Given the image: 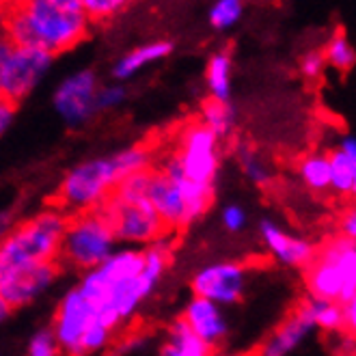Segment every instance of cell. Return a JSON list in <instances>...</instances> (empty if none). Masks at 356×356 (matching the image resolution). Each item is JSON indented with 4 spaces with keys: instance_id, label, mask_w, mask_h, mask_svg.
Returning <instances> with one entry per match:
<instances>
[{
    "instance_id": "cb8c5ba5",
    "label": "cell",
    "mask_w": 356,
    "mask_h": 356,
    "mask_svg": "<svg viewBox=\"0 0 356 356\" xmlns=\"http://www.w3.org/2000/svg\"><path fill=\"white\" fill-rule=\"evenodd\" d=\"M324 54V60H326V65H330L332 70H337V72H348L352 70L354 65V60H356V52H354V46L350 44V39L346 33H334L328 41H326V46L322 50Z\"/></svg>"
},
{
    "instance_id": "9a60e30c",
    "label": "cell",
    "mask_w": 356,
    "mask_h": 356,
    "mask_svg": "<svg viewBox=\"0 0 356 356\" xmlns=\"http://www.w3.org/2000/svg\"><path fill=\"white\" fill-rule=\"evenodd\" d=\"M181 320L188 326V330H191L197 339H201L209 348L220 343L222 337L227 334V330H229L227 318L222 316L220 307H216L209 300L197 298V296H193V300L186 305Z\"/></svg>"
},
{
    "instance_id": "ffe728a7",
    "label": "cell",
    "mask_w": 356,
    "mask_h": 356,
    "mask_svg": "<svg viewBox=\"0 0 356 356\" xmlns=\"http://www.w3.org/2000/svg\"><path fill=\"white\" fill-rule=\"evenodd\" d=\"M205 80L214 102L232 99V56L227 52H216L209 56L205 67Z\"/></svg>"
},
{
    "instance_id": "d590c367",
    "label": "cell",
    "mask_w": 356,
    "mask_h": 356,
    "mask_svg": "<svg viewBox=\"0 0 356 356\" xmlns=\"http://www.w3.org/2000/svg\"><path fill=\"white\" fill-rule=\"evenodd\" d=\"M13 229V214L11 212H0V240H3Z\"/></svg>"
},
{
    "instance_id": "5bb4252c",
    "label": "cell",
    "mask_w": 356,
    "mask_h": 356,
    "mask_svg": "<svg viewBox=\"0 0 356 356\" xmlns=\"http://www.w3.org/2000/svg\"><path fill=\"white\" fill-rule=\"evenodd\" d=\"M259 234L268 250L275 255L281 264L285 266H294V268H307L316 255V246L311 242L287 234L281 225L275 220H261L259 225Z\"/></svg>"
},
{
    "instance_id": "7a4b0ae2",
    "label": "cell",
    "mask_w": 356,
    "mask_h": 356,
    "mask_svg": "<svg viewBox=\"0 0 356 356\" xmlns=\"http://www.w3.org/2000/svg\"><path fill=\"white\" fill-rule=\"evenodd\" d=\"M152 149L134 145L113 156L91 158L74 166L58 186L60 205L74 212H93L106 201L115 188L134 173L152 169Z\"/></svg>"
},
{
    "instance_id": "7402d4cb",
    "label": "cell",
    "mask_w": 356,
    "mask_h": 356,
    "mask_svg": "<svg viewBox=\"0 0 356 356\" xmlns=\"http://www.w3.org/2000/svg\"><path fill=\"white\" fill-rule=\"evenodd\" d=\"M298 175L307 188L316 193L330 191V166L326 154H309L298 164Z\"/></svg>"
},
{
    "instance_id": "4fadbf2b",
    "label": "cell",
    "mask_w": 356,
    "mask_h": 356,
    "mask_svg": "<svg viewBox=\"0 0 356 356\" xmlns=\"http://www.w3.org/2000/svg\"><path fill=\"white\" fill-rule=\"evenodd\" d=\"M147 201L169 232L193 225L191 218H188V209H186V203L181 199L179 188L164 173H160L158 169H152Z\"/></svg>"
},
{
    "instance_id": "44dd1931",
    "label": "cell",
    "mask_w": 356,
    "mask_h": 356,
    "mask_svg": "<svg viewBox=\"0 0 356 356\" xmlns=\"http://www.w3.org/2000/svg\"><path fill=\"white\" fill-rule=\"evenodd\" d=\"M201 125L212 132L218 140L227 138L236 128V111L229 102L207 99L201 108Z\"/></svg>"
},
{
    "instance_id": "4dcf8cb0",
    "label": "cell",
    "mask_w": 356,
    "mask_h": 356,
    "mask_svg": "<svg viewBox=\"0 0 356 356\" xmlns=\"http://www.w3.org/2000/svg\"><path fill=\"white\" fill-rule=\"evenodd\" d=\"M222 225L229 229V232H242L246 227V212L240 205H227L222 209Z\"/></svg>"
},
{
    "instance_id": "5b68a950",
    "label": "cell",
    "mask_w": 356,
    "mask_h": 356,
    "mask_svg": "<svg viewBox=\"0 0 356 356\" xmlns=\"http://www.w3.org/2000/svg\"><path fill=\"white\" fill-rule=\"evenodd\" d=\"M115 250L117 242L108 225L93 209V212H82L67 220L58 257L78 270L89 272L99 268Z\"/></svg>"
},
{
    "instance_id": "9c48e42d",
    "label": "cell",
    "mask_w": 356,
    "mask_h": 356,
    "mask_svg": "<svg viewBox=\"0 0 356 356\" xmlns=\"http://www.w3.org/2000/svg\"><path fill=\"white\" fill-rule=\"evenodd\" d=\"M97 76L91 70H80L70 74L54 91L52 104L58 117L65 121L70 128L85 125L95 111V93H97Z\"/></svg>"
},
{
    "instance_id": "603a6c76",
    "label": "cell",
    "mask_w": 356,
    "mask_h": 356,
    "mask_svg": "<svg viewBox=\"0 0 356 356\" xmlns=\"http://www.w3.org/2000/svg\"><path fill=\"white\" fill-rule=\"evenodd\" d=\"M309 318L313 322V328H320L326 332L343 330V316H341V305L332 300H316L311 298L305 302Z\"/></svg>"
},
{
    "instance_id": "2e32d148",
    "label": "cell",
    "mask_w": 356,
    "mask_h": 356,
    "mask_svg": "<svg viewBox=\"0 0 356 356\" xmlns=\"http://www.w3.org/2000/svg\"><path fill=\"white\" fill-rule=\"evenodd\" d=\"M311 330H313V322L309 318L307 305L302 302L275 332H272V337L261 346L257 356H287L307 339V334Z\"/></svg>"
},
{
    "instance_id": "e0dca14e",
    "label": "cell",
    "mask_w": 356,
    "mask_h": 356,
    "mask_svg": "<svg viewBox=\"0 0 356 356\" xmlns=\"http://www.w3.org/2000/svg\"><path fill=\"white\" fill-rule=\"evenodd\" d=\"M328 156L330 166V191L341 197H352L356 191V138L343 134L339 145Z\"/></svg>"
},
{
    "instance_id": "4316f807",
    "label": "cell",
    "mask_w": 356,
    "mask_h": 356,
    "mask_svg": "<svg viewBox=\"0 0 356 356\" xmlns=\"http://www.w3.org/2000/svg\"><path fill=\"white\" fill-rule=\"evenodd\" d=\"M125 95V87L121 82H108V85H99L97 87V93H95V111H113L117 106H121Z\"/></svg>"
},
{
    "instance_id": "836d02e7",
    "label": "cell",
    "mask_w": 356,
    "mask_h": 356,
    "mask_svg": "<svg viewBox=\"0 0 356 356\" xmlns=\"http://www.w3.org/2000/svg\"><path fill=\"white\" fill-rule=\"evenodd\" d=\"M348 240H356V212L350 209V212L341 218V234Z\"/></svg>"
},
{
    "instance_id": "7c38bea8",
    "label": "cell",
    "mask_w": 356,
    "mask_h": 356,
    "mask_svg": "<svg viewBox=\"0 0 356 356\" xmlns=\"http://www.w3.org/2000/svg\"><path fill=\"white\" fill-rule=\"evenodd\" d=\"M56 264H39L9 272L0 279V298L11 307V311L26 307L46 294L48 287H52V283L56 281Z\"/></svg>"
},
{
    "instance_id": "8fae6325",
    "label": "cell",
    "mask_w": 356,
    "mask_h": 356,
    "mask_svg": "<svg viewBox=\"0 0 356 356\" xmlns=\"http://www.w3.org/2000/svg\"><path fill=\"white\" fill-rule=\"evenodd\" d=\"M93 324H99L93 307L85 300V296H82L76 287H72L67 294L60 298L56 316H54V324L50 330L54 332V339L60 350H65L70 356H78L80 341Z\"/></svg>"
},
{
    "instance_id": "74e56055",
    "label": "cell",
    "mask_w": 356,
    "mask_h": 356,
    "mask_svg": "<svg viewBox=\"0 0 356 356\" xmlns=\"http://www.w3.org/2000/svg\"><path fill=\"white\" fill-rule=\"evenodd\" d=\"M222 356H253V354H222Z\"/></svg>"
},
{
    "instance_id": "d6a6232c",
    "label": "cell",
    "mask_w": 356,
    "mask_h": 356,
    "mask_svg": "<svg viewBox=\"0 0 356 356\" xmlns=\"http://www.w3.org/2000/svg\"><path fill=\"white\" fill-rule=\"evenodd\" d=\"M13 119H15V104L0 97V136L11 128Z\"/></svg>"
},
{
    "instance_id": "ba28073f",
    "label": "cell",
    "mask_w": 356,
    "mask_h": 356,
    "mask_svg": "<svg viewBox=\"0 0 356 356\" xmlns=\"http://www.w3.org/2000/svg\"><path fill=\"white\" fill-rule=\"evenodd\" d=\"M54 63V56L39 48H15L9 56L5 78H3V95L7 102L17 104L24 102L46 78Z\"/></svg>"
},
{
    "instance_id": "d6986e66",
    "label": "cell",
    "mask_w": 356,
    "mask_h": 356,
    "mask_svg": "<svg viewBox=\"0 0 356 356\" xmlns=\"http://www.w3.org/2000/svg\"><path fill=\"white\" fill-rule=\"evenodd\" d=\"M160 356H212V348L197 339L179 318L166 332V341L160 350Z\"/></svg>"
},
{
    "instance_id": "f1b7e54d",
    "label": "cell",
    "mask_w": 356,
    "mask_h": 356,
    "mask_svg": "<svg viewBox=\"0 0 356 356\" xmlns=\"http://www.w3.org/2000/svg\"><path fill=\"white\" fill-rule=\"evenodd\" d=\"M82 7H85L89 22L91 19L102 22V19L117 15L125 7V3H121V0H82Z\"/></svg>"
},
{
    "instance_id": "83f0119b",
    "label": "cell",
    "mask_w": 356,
    "mask_h": 356,
    "mask_svg": "<svg viewBox=\"0 0 356 356\" xmlns=\"http://www.w3.org/2000/svg\"><path fill=\"white\" fill-rule=\"evenodd\" d=\"M58 350L54 332L50 328H41L31 337L26 356H58Z\"/></svg>"
},
{
    "instance_id": "52a82bcc",
    "label": "cell",
    "mask_w": 356,
    "mask_h": 356,
    "mask_svg": "<svg viewBox=\"0 0 356 356\" xmlns=\"http://www.w3.org/2000/svg\"><path fill=\"white\" fill-rule=\"evenodd\" d=\"M218 145L220 140L199 121L188 125L181 132L177 152H173L184 177L201 186H214L220 166Z\"/></svg>"
},
{
    "instance_id": "484cf974",
    "label": "cell",
    "mask_w": 356,
    "mask_h": 356,
    "mask_svg": "<svg viewBox=\"0 0 356 356\" xmlns=\"http://www.w3.org/2000/svg\"><path fill=\"white\" fill-rule=\"evenodd\" d=\"M238 160L244 175L257 184V186H268L272 181V173H270V166L266 164V160L253 149V147H240L238 152Z\"/></svg>"
},
{
    "instance_id": "f546056e",
    "label": "cell",
    "mask_w": 356,
    "mask_h": 356,
    "mask_svg": "<svg viewBox=\"0 0 356 356\" xmlns=\"http://www.w3.org/2000/svg\"><path fill=\"white\" fill-rule=\"evenodd\" d=\"M326 70V60L322 50H309L302 58H300V72L305 78L316 80L322 76V72Z\"/></svg>"
},
{
    "instance_id": "30bf717a",
    "label": "cell",
    "mask_w": 356,
    "mask_h": 356,
    "mask_svg": "<svg viewBox=\"0 0 356 356\" xmlns=\"http://www.w3.org/2000/svg\"><path fill=\"white\" fill-rule=\"evenodd\" d=\"M246 268L236 261H216L201 268L193 279L197 298L214 302L216 307L236 305L244 296Z\"/></svg>"
},
{
    "instance_id": "8d00e7d4",
    "label": "cell",
    "mask_w": 356,
    "mask_h": 356,
    "mask_svg": "<svg viewBox=\"0 0 356 356\" xmlns=\"http://www.w3.org/2000/svg\"><path fill=\"white\" fill-rule=\"evenodd\" d=\"M9 316H11V307L3 298H0V324H3Z\"/></svg>"
},
{
    "instance_id": "ac0fdd59",
    "label": "cell",
    "mask_w": 356,
    "mask_h": 356,
    "mask_svg": "<svg viewBox=\"0 0 356 356\" xmlns=\"http://www.w3.org/2000/svg\"><path fill=\"white\" fill-rule=\"evenodd\" d=\"M173 44L171 41H152V44H145L134 48L132 52L123 54L113 67V76L115 80L123 82V80H130L132 76H136L138 72H143L145 67L154 65V63L162 60L171 54Z\"/></svg>"
},
{
    "instance_id": "d4e9b609",
    "label": "cell",
    "mask_w": 356,
    "mask_h": 356,
    "mask_svg": "<svg viewBox=\"0 0 356 356\" xmlns=\"http://www.w3.org/2000/svg\"><path fill=\"white\" fill-rule=\"evenodd\" d=\"M244 13V5L240 0H218L209 7L207 19L216 31H227L240 22V17Z\"/></svg>"
},
{
    "instance_id": "3957f363",
    "label": "cell",
    "mask_w": 356,
    "mask_h": 356,
    "mask_svg": "<svg viewBox=\"0 0 356 356\" xmlns=\"http://www.w3.org/2000/svg\"><path fill=\"white\" fill-rule=\"evenodd\" d=\"M67 220L70 218L63 209L50 207L15 225L0 240V279L22 268L56 264Z\"/></svg>"
},
{
    "instance_id": "8992f818",
    "label": "cell",
    "mask_w": 356,
    "mask_h": 356,
    "mask_svg": "<svg viewBox=\"0 0 356 356\" xmlns=\"http://www.w3.org/2000/svg\"><path fill=\"white\" fill-rule=\"evenodd\" d=\"M95 212L108 225L115 242L130 248L149 246L169 234L149 203H125L111 195Z\"/></svg>"
},
{
    "instance_id": "6da1fadb",
    "label": "cell",
    "mask_w": 356,
    "mask_h": 356,
    "mask_svg": "<svg viewBox=\"0 0 356 356\" xmlns=\"http://www.w3.org/2000/svg\"><path fill=\"white\" fill-rule=\"evenodd\" d=\"M87 31L82 0H31L5 22V35L15 48H39L52 56L80 44Z\"/></svg>"
},
{
    "instance_id": "277c9868",
    "label": "cell",
    "mask_w": 356,
    "mask_h": 356,
    "mask_svg": "<svg viewBox=\"0 0 356 356\" xmlns=\"http://www.w3.org/2000/svg\"><path fill=\"white\" fill-rule=\"evenodd\" d=\"M311 298L332 300L339 305L356 302V244L343 236H334L305 268Z\"/></svg>"
},
{
    "instance_id": "e575fe53",
    "label": "cell",
    "mask_w": 356,
    "mask_h": 356,
    "mask_svg": "<svg viewBox=\"0 0 356 356\" xmlns=\"http://www.w3.org/2000/svg\"><path fill=\"white\" fill-rule=\"evenodd\" d=\"M341 316H343V328L354 330L356 328V302L341 305Z\"/></svg>"
},
{
    "instance_id": "1f68e13d",
    "label": "cell",
    "mask_w": 356,
    "mask_h": 356,
    "mask_svg": "<svg viewBox=\"0 0 356 356\" xmlns=\"http://www.w3.org/2000/svg\"><path fill=\"white\" fill-rule=\"evenodd\" d=\"M11 52H13V44L3 31V33H0V95H3V78H5V70H7Z\"/></svg>"
}]
</instances>
